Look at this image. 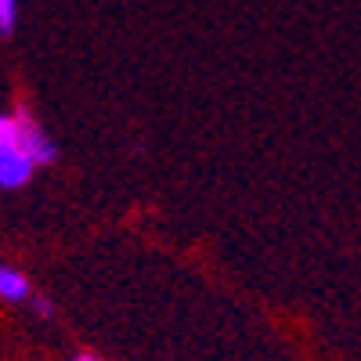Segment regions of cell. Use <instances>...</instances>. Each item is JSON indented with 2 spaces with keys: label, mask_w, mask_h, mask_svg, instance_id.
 <instances>
[{
  "label": "cell",
  "mask_w": 361,
  "mask_h": 361,
  "mask_svg": "<svg viewBox=\"0 0 361 361\" xmlns=\"http://www.w3.org/2000/svg\"><path fill=\"white\" fill-rule=\"evenodd\" d=\"M73 361H98V357H94V354H76Z\"/></svg>",
  "instance_id": "8992f818"
},
{
  "label": "cell",
  "mask_w": 361,
  "mask_h": 361,
  "mask_svg": "<svg viewBox=\"0 0 361 361\" xmlns=\"http://www.w3.org/2000/svg\"><path fill=\"white\" fill-rule=\"evenodd\" d=\"M33 170H37V163L29 159L18 145L0 152V185H4V188H22L25 180L33 177Z\"/></svg>",
  "instance_id": "7a4b0ae2"
},
{
  "label": "cell",
  "mask_w": 361,
  "mask_h": 361,
  "mask_svg": "<svg viewBox=\"0 0 361 361\" xmlns=\"http://www.w3.org/2000/svg\"><path fill=\"white\" fill-rule=\"evenodd\" d=\"M15 11H18V0H0V33L15 29Z\"/></svg>",
  "instance_id": "5b68a950"
},
{
  "label": "cell",
  "mask_w": 361,
  "mask_h": 361,
  "mask_svg": "<svg viewBox=\"0 0 361 361\" xmlns=\"http://www.w3.org/2000/svg\"><path fill=\"white\" fill-rule=\"evenodd\" d=\"M0 296H4V300H25L29 296V282H25L22 271L0 267Z\"/></svg>",
  "instance_id": "3957f363"
},
{
  "label": "cell",
  "mask_w": 361,
  "mask_h": 361,
  "mask_svg": "<svg viewBox=\"0 0 361 361\" xmlns=\"http://www.w3.org/2000/svg\"><path fill=\"white\" fill-rule=\"evenodd\" d=\"M18 145V116H0V152Z\"/></svg>",
  "instance_id": "277c9868"
},
{
  "label": "cell",
  "mask_w": 361,
  "mask_h": 361,
  "mask_svg": "<svg viewBox=\"0 0 361 361\" xmlns=\"http://www.w3.org/2000/svg\"><path fill=\"white\" fill-rule=\"evenodd\" d=\"M18 148L33 159L37 166H44V163H54V156H58V148L51 145V137L29 119V112H18Z\"/></svg>",
  "instance_id": "6da1fadb"
}]
</instances>
